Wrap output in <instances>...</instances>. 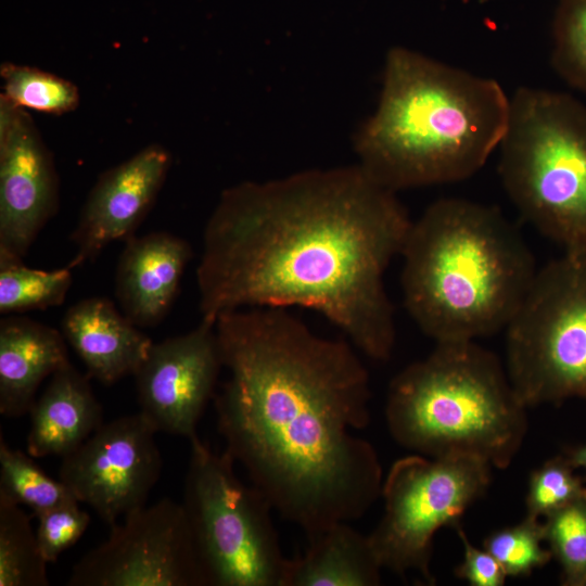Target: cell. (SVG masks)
I'll use <instances>...</instances> for the list:
<instances>
[{
  "label": "cell",
  "instance_id": "cell-21",
  "mask_svg": "<svg viewBox=\"0 0 586 586\" xmlns=\"http://www.w3.org/2000/svg\"><path fill=\"white\" fill-rule=\"evenodd\" d=\"M72 282L68 266L41 270L20 259L0 258V313L14 315L60 306Z\"/></svg>",
  "mask_w": 586,
  "mask_h": 586
},
{
  "label": "cell",
  "instance_id": "cell-28",
  "mask_svg": "<svg viewBox=\"0 0 586 586\" xmlns=\"http://www.w3.org/2000/svg\"><path fill=\"white\" fill-rule=\"evenodd\" d=\"M77 500L68 501L37 517L38 543L48 563L75 545L87 531L90 515L79 508Z\"/></svg>",
  "mask_w": 586,
  "mask_h": 586
},
{
  "label": "cell",
  "instance_id": "cell-16",
  "mask_svg": "<svg viewBox=\"0 0 586 586\" xmlns=\"http://www.w3.org/2000/svg\"><path fill=\"white\" fill-rule=\"evenodd\" d=\"M61 332L84 362L86 374L104 385L133 375L154 343L111 300L100 296L68 307Z\"/></svg>",
  "mask_w": 586,
  "mask_h": 586
},
{
  "label": "cell",
  "instance_id": "cell-13",
  "mask_svg": "<svg viewBox=\"0 0 586 586\" xmlns=\"http://www.w3.org/2000/svg\"><path fill=\"white\" fill-rule=\"evenodd\" d=\"M59 208L51 153L25 111L0 97V258L23 260Z\"/></svg>",
  "mask_w": 586,
  "mask_h": 586
},
{
  "label": "cell",
  "instance_id": "cell-10",
  "mask_svg": "<svg viewBox=\"0 0 586 586\" xmlns=\"http://www.w3.org/2000/svg\"><path fill=\"white\" fill-rule=\"evenodd\" d=\"M74 565L68 586H206L181 502L163 498L110 526Z\"/></svg>",
  "mask_w": 586,
  "mask_h": 586
},
{
  "label": "cell",
  "instance_id": "cell-20",
  "mask_svg": "<svg viewBox=\"0 0 586 586\" xmlns=\"http://www.w3.org/2000/svg\"><path fill=\"white\" fill-rule=\"evenodd\" d=\"M48 564L30 515L0 496V586H48Z\"/></svg>",
  "mask_w": 586,
  "mask_h": 586
},
{
  "label": "cell",
  "instance_id": "cell-2",
  "mask_svg": "<svg viewBox=\"0 0 586 586\" xmlns=\"http://www.w3.org/2000/svg\"><path fill=\"white\" fill-rule=\"evenodd\" d=\"M229 378L215 396L225 450L285 521L309 539L361 518L381 495L370 379L351 342L315 333L286 308L215 321Z\"/></svg>",
  "mask_w": 586,
  "mask_h": 586
},
{
  "label": "cell",
  "instance_id": "cell-6",
  "mask_svg": "<svg viewBox=\"0 0 586 586\" xmlns=\"http://www.w3.org/2000/svg\"><path fill=\"white\" fill-rule=\"evenodd\" d=\"M498 150L501 183L521 216L563 252L586 253V106L521 87Z\"/></svg>",
  "mask_w": 586,
  "mask_h": 586
},
{
  "label": "cell",
  "instance_id": "cell-23",
  "mask_svg": "<svg viewBox=\"0 0 586 586\" xmlns=\"http://www.w3.org/2000/svg\"><path fill=\"white\" fill-rule=\"evenodd\" d=\"M0 77L1 95L22 109L62 115L79 104V91L72 81L42 69L5 62Z\"/></svg>",
  "mask_w": 586,
  "mask_h": 586
},
{
  "label": "cell",
  "instance_id": "cell-24",
  "mask_svg": "<svg viewBox=\"0 0 586 586\" xmlns=\"http://www.w3.org/2000/svg\"><path fill=\"white\" fill-rule=\"evenodd\" d=\"M544 537L563 575V584L586 586V498L548 514Z\"/></svg>",
  "mask_w": 586,
  "mask_h": 586
},
{
  "label": "cell",
  "instance_id": "cell-4",
  "mask_svg": "<svg viewBox=\"0 0 586 586\" xmlns=\"http://www.w3.org/2000/svg\"><path fill=\"white\" fill-rule=\"evenodd\" d=\"M399 256L406 311L435 343L505 330L538 270L499 209L461 198L429 205L411 222Z\"/></svg>",
  "mask_w": 586,
  "mask_h": 586
},
{
  "label": "cell",
  "instance_id": "cell-11",
  "mask_svg": "<svg viewBox=\"0 0 586 586\" xmlns=\"http://www.w3.org/2000/svg\"><path fill=\"white\" fill-rule=\"evenodd\" d=\"M156 433L140 411L103 423L62 458L59 479L112 526L145 506L160 480L163 460Z\"/></svg>",
  "mask_w": 586,
  "mask_h": 586
},
{
  "label": "cell",
  "instance_id": "cell-29",
  "mask_svg": "<svg viewBox=\"0 0 586 586\" xmlns=\"http://www.w3.org/2000/svg\"><path fill=\"white\" fill-rule=\"evenodd\" d=\"M455 530L463 546V561L455 574L472 586H502L507 574L499 562L486 549L474 547L460 524Z\"/></svg>",
  "mask_w": 586,
  "mask_h": 586
},
{
  "label": "cell",
  "instance_id": "cell-17",
  "mask_svg": "<svg viewBox=\"0 0 586 586\" xmlns=\"http://www.w3.org/2000/svg\"><path fill=\"white\" fill-rule=\"evenodd\" d=\"M61 331L27 317L0 320V413L18 418L29 412L44 379L69 364Z\"/></svg>",
  "mask_w": 586,
  "mask_h": 586
},
{
  "label": "cell",
  "instance_id": "cell-18",
  "mask_svg": "<svg viewBox=\"0 0 586 586\" xmlns=\"http://www.w3.org/2000/svg\"><path fill=\"white\" fill-rule=\"evenodd\" d=\"M87 374L71 362L50 377L30 410L27 453L34 458L65 457L80 447L102 424V406Z\"/></svg>",
  "mask_w": 586,
  "mask_h": 586
},
{
  "label": "cell",
  "instance_id": "cell-25",
  "mask_svg": "<svg viewBox=\"0 0 586 586\" xmlns=\"http://www.w3.org/2000/svg\"><path fill=\"white\" fill-rule=\"evenodd\" d=\"M551 62L569 86L586 93V0H559Z\"/></svg>",
  "mask_w": 586,
  "mask_h": 586
},
{
  "label": "cell",
  "instance_id": "cell-22",
  "mask_svg": "<svg viewBox=\"0 0 586 586\" xmlns=\"http://www.w3.org/2000/svg\"><path fill=\"white\" fill-rule=\"evenodd\" d=\"M33 458L11 448L0 436V496L28 507L35 517L77 500L60 479L46 474Z\"/></svg>",
  "mask_w": 586,
  "mask_h": 586
},
{
  "label": "cell",
  "instance_id": "cell-7",
  "mask_svg": "<svg viewBox=\"0 0 586 586\" xmlns=\"http://www.w3.org/2000/svg\"><path fill=\"white\" fill-rule=\"evenodd\" d=\"M182 506L206 586H281L286 558L270 502L235 473L225 450L190 441Z\"/></svg>",
  "mask_w": 586,
  "mask_h": 586
},
{
  "label": "cell",
  "instance_id": "cell-15",
  "mask_svg": "<svg viewBox=\"0 0 586 586\" xmlns=\"http://www.w3.org/2000/svg\"><path fill=\"white\" fill-rule=\"evenodd\" d=\"M191 258L190 243L170 232L127 239L115 273L123 314L141 329L157 326L171 309Z\"/></svg>",
  "mask_w": 586,
  "mask_h": 586
},
{
  "label": "cell",
  "instance_id": "cell-3",
  "mask_svg": "<svg viewBox=\"0 0 586 586\" xmlns=\"http://www.w3.org/2000/svg\"><path fill=\"white\" fill-rule=\"evenodd\" d=\"M374 113L354 137L358 165L398 190L461 181L505 137L511 98L476 76L404 47L388 50Z\"/></svg>",
  "mask_w": 586,
  "mask_h": 586
},
{
  "label": "cell",
  "instance_id": "cell-30",
  "mask_svg": "<svg viewBox=\"0 0 586 586\" xmlns=\"http://www.w3.org/2000/svg\"><path fill=\"white\" fill-rule=\"evenodd\" d=\"M569 462L573 468H584L586 470V445L570 453Z\"/></svg>",
  "mask_w": 586,
  "mask_h": 586
},
{
  "label": "cell",
  "instance_id": "cell-9",
  "mask_svg": "<svg viewBox=\"0 0 586 586\" xmlns=\"http://www.w3.org/2000/svg\"><path fill=\"white\" fill-rule=\"evenodd\" d=\"M491 468L469 457L412 454L397 459L382 484L384 513L368 535L382 569L399 576L415 571L428 585L435 584L430 569L434 535L443 526L455 528L485 494Z\"/></svg>",
  "mask_w": 586,
  "mask_h": 586
},
{
  "label": "cell",
  "instance_id": "cell-12",
  "mask_svg": "<svg viewBox=\"0 0 586 586\" xmlns=\"http://www.w3.org/2000/svg\"><path fill=\"white\" fill-rule=\"evenodd\" d=\"M222 365L215 323L153 343L133 374L140 412L157 432L193 440Z\"/></svg>",
  "mask_w": 586,
  "mask_h": 586
},
{
  "label": "cell",
  "instance_id": "cell-27",
  "mask_svg": "<svg viewBox=\"0 0 586 586\" xmlns=\"http://www.w3.org/2000/svg\"><path fill=\"white\" fill-rule=\"evenodd\" d=\"M568 459L555 458L534 470L526 495L527 515L539 519L582 498L586 488Z\"/></svg>",
  "mask_w": 586,
  "mask_h": 586
},
{
  "label": "cell",
  "instance_id": "cell-14",
  "mask_svg": "<svg viewBox=\"0 0 586 586\" xmlns=\"http://www.w3.org/2000/svg\"><path fill=\"white\" fill-rule=\"evenodd\" d=\"M170 163L169 152L153 143L100 175L72 231L76 252L68 267L91 262L111 243L135 235L164 184Z\"/></svg>",
  "mask_w": 586,
  "mask_h": 586
},
{
  "label": "cell",
  "instance_id": "cell-1",
  "mask_svg": "<svg viewBox=\"0 0 586 586\" xmlns=\"http://www.w3.org/2000/svg\"><path fill=\"white\" fill-rule=\"evenodd\" d=\"M411 222L396 192L358 164L227 188L203 230L202 320L252 307L308 308L385 361L396 329L384 276Z\"/></svg>",
  "mask_w": 586,
  "mask_h": 586
},
{
  "label": "cell",
  "instance_id": "cell-26",
  "mask_svg": "<svg viewBox=\"0 0 586 586\" xmlns=\"http://www.w3.org/2000/svg\"><path fill=\"white\" fill-rule=\"evenodd\" d=\"M544 526L537 518L527 515L520 523L491 533L483 543L501 565L507 576H528L547 564L552 553L543 546Z\"/></svg>",
  "mask_w": 586,
  "mask_h": 586
},
{
  "label": "cell",
  "instance_id": "cell-19",
  "mask_svg": "<svg viewBox=\"0 0 586 586\" xmlns=\"http://www.w3.org/2000/svg\"><path fill=\"white\" fill-rule=\"evenodd\" d=\"M302 556L286 559L281 586H377L382 566L368 535L340 522L307 539Z\"/></svg>",
  "mask_w": 586,
  "mask_h": 586
},
{
  "label": "cell",
  "instance_id": "cell-8",
  "mask_svg": "<svg viewBox=\"0 0 586 586\" xmlns=\"http://www.w3.org/2000/svg\"><path fill=\"white\" fill-rule=\"evenodd\" d=\"M506 330V370L532 407L586 399V253L538 268Z\"/></svg>",
  "mask_w": 586,
  "mask_h": 586
},
{
  "label": "cell",
  "instance_id": "cell-5",
  "mask_svg": "<svg viewBox=\"0 0 586 586\" xmlns=\"http://www.w3.org/2000/svg\"><path fill=\"white\" fill-rule=\"evenodd\" d=\"M435 344L388 385L392 437L426 457H469L507 468L525 437L527 407L506 367L475 341Z\"/></svg>",
  "mask_w": 586,
  "mask_h": 586
}]
</instances>
